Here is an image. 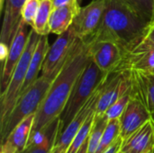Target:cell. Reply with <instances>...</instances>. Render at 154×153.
Listing matches in <instances>:
<instances>
[{
    "label": "cell",
    "mask_w": 154,
    "mask_h": 153,
    "mask_svg": "<svg viewBox=\"0 0 154 153\" xmlns=\"http://www.w3.org/2000/svg\"><path fill=\"white\" fill-rule=\"evenodd\" d=\"M90 60L88 43L78 39L70 56L60 72L52 80L40 108L35 114L31 134L43 129L60 116L74 85Z\"/></svg>",
    "instance_id": "cell-1"
},
{
    "label": "cell",
    "mask_w": 154,
    "mask_h": 153,
    "mask_svg": "<svg viewBox=\"0 0 154 153\" xmlns=\"http://www.w3.org/2000/svg\"><path fill=\"white\" fill-rule=\"evenodd\" d=\"M105 3L101 24L88 41H111L125 51L145 35L149 23L136 15L121 0H105Z\"/></svg>",
    "instance_id": "cell-2"
},
{
    "label": "cell",
    "mask_w": 154,
    "mask_h": 153,
    "mask_svg": "<svg viewBox=\"0 0 154 153\" xmlns=\"http://www.w3.org/2000/svg\"><path fill=\"white\" fill-rule=\"evenodd\" d=\"M110 74L101 70L92 60L89 61L74 85L69 101L60 116V127L59 134L63 132L81 107L95 91L107 80Z\"/></svg>",
    "instance_id": "cell-3"
},
{
    "label": "cell",
    "mask_w": 154,
    "mask_h": 153,
    "mask_svg": "<svg viewBox=\"0 0 154 153\" xmlns=\"http://www.w3.org/2000/svg\"><path fill=\"white\" fill-rule=\"evenodd\" d=\"M51 82V80L41 75L37 80L20 96L5 124L0 128L1 143L5 141L11 132L20 122L27 116L36 114L50 88Z\"/></svg>",
    "instance_id": "cell-4"
},
{
    "label": "cell",
    "mask_w": 154,
    "mask_h": 153,
    "mask_svg": "<svg viewBox=\"0 0 154 153\" xmlns=\"http://www.w3.org/2000/svg\"><path fill=\"white\" fill-rule=\"evenodd\" d=\"M41 35L31 28L23 54L15 67L5 91L0 95V128L3 127L22 93L32 56L37 47Z\"/></svg>",
    "instance_id": "cell-5"
},
{
    "label": "cell",
    "mask_w": 154,
    "mask_h": 153,
    "mask_svg": "<svg viewBox=\"0 0 154 153\" xmlns=\"http://www.w3.org/2000/svg\"><path fill=\"white\" fill-rule=\"evenodd\" d=\"M78 39L71 26L65 32L58 35L56 41L50 46L43 61L42 68V76L51 81L58 76L70 56Z\"/></svg>",
    "instance_id": "cell-6"
},
{
    "label": "cell",
    "mask_w": 154,
    "mask_h": 153,
    "mask_svg": "<svg viewBox=\"0 0 154 153\" xmlns=\"http://www.w3.org/2000/svg\"><path fill=\"white\" fill-rule=\"evenodd\" d=\"M132 85L131 70H119L110 74L107 80L102 86L96 108V116L104 115L110 106L132 88Z\"/></svg>",
    "instance_id": "cell-7"
},
{
    "label": "cell",
    "mask_w": 154,
    "mask_h": 153,
    "mask_svg": "<svg viewBox=\"0 0 154 153\" xmlns=\"http://www.w3.org/2000/svg\"><path fill=\"white\" fill-rule=\"evenodd\" d=\"M125 69L137 71L154 69V43L145 35L124 51L122 61L116 71Z\"/></svg>",
    "instance_id": "cell-8"
},
{
    "label": "cell",
    "mask_w": 154,
    "mask_h": 153,
    "mask_svg": "<svg viewBox=\"0 0 154 153\" xmlns=\"http://www.w3.org/2000/svg\"><path fill=\"white\" fill-rule=\"evenodd\" d=\"M91 60L104 72L112 74L118 69L124 55V50L117 43L105 40L86 41Z\"/></svg>",
    "instance_id": "cell-9"
},
{
    "label": "cell",
    "mask_w": 154,
    "mask_h": 153,
    "mask_svg": "<svg viewBox=\"0 0 154 153\" xmlns=\"http://www.w3.org/2000/svg\"><path fill=\"white\" fill-rule=\"evenodd\" d=\"M105 8V0H92L80 8L71 25L79 40L88 41L93 36L101 24Z\"/></svg>",
    "instance_id": "cell-10"
},
{
    "label": "cell",
    "mask_w": 154,
    "mask_h": 153,
    "mask_svg": "<svg viewBox=\"0 0 154 153\" xmlns=\"http://www.w3.org/2000/svg\"><path fill=\"white\" fill-rule=\"evenodd\" d=\"M102 86L103 85H101L95 91L92 96L81 107V109L78 112V114L75 115L72 121L68 124V126L63 130V132L58 135L52 151L58 153H66L74 137L76 136V134L78 133V132L79 131V129L81 128V126L88 117V115L91 114V112L96 110L100 96Z\"/></svg>",
    "instance_id": "cell-11"
},
{
    "label": "cell",
    "mask_w": 154,
    "mask_h": 153,
    "mask_svg": "<svg viewBox=\"0 0 154 153\" xmlns=\"http://www.w3.org/2000/svg\"><path fill=\"white\" fill-rule=\"evenodd\" d=\"M28 26L29 25L22 20L18 26L17 32L11 42L8 56L2 68L0 79V95H2L5 91L11 79L12 74L23 54L31 31L28 30Z\"/></svg>",
    "instance_id": "cell-12"
},
{
    "label": "cell",
    "mask_w": 154,
    "mask_h": 153,
    "mask_svg": "<svg viewBox=\"0 0 154 153\" xmlns=\"http://www.w3.org/2000/svg\"><path fill=\"white\" fill-rule=\"evenodd\" d=\"M119 120L120 136L125 140L151 120V112L139 96L132 94L131 99Z\"/></svg>",
    "instance_id": "cell-13"
},
{
    "label": "cell",
    "mask_w": 154,
    "mask_h": 153,
    "mask_svg": "<svg viewBox=\"0 0 154 153\" xmlns=\"http://www.w3.org/2000/svg\"><path fill=\"white\" fill-rule=\"evenodd\" d=\"M60 127V117L43 129L31 134L26 148L21 153H51Z\"/></svg>",
    "instance_id": "cell-14"
},
{
    "label": "cell",
    "mask_w": 154,
    "mask_h": 153,
    "mask_svg": "<svg viewBox=\"0 0 154 153\" xmlns=\"http://www.w3.org/2000/svg\"><path fill=\"white\" fill-rule=\"evenodd\" d=\"M154 147V124L149 120L142 127L123 140L121 151L129 153H147Z\"/></svg>",
    "instance_id": "cell-15"
},
{
    "label": "cell",
    "mask_w": 154,
    "mask_h": 153,
    "mask_svg": "<svg viewBox=\"0 0 154 153\" xmlns=\"http://www.w3.org/2000/svg\"><path fill=\"white\" fill-rule=\"evenodd\" d=\"M25 0H6L0 41L9 47L22 21V9Z\"/></svg>",
    "instance_id": "cell-16"
},
{
    "label": "cell",
    "mask_w": 154,
    "mask_h": 153,
    "mask_svg": "<svg viewBox=\"0 0 154 153\" xmlns=\"http://www.w3.org/2000/svg\"><path fill=\"white\" fill-rule=\"evenodd\" d=\"M132 71V94L139 96L150 112L154 111V73L152 71Z\"/></svg>",
    "instance_id": "cell-17"
},
{
    "label": "cell",
    "mask_w": 154,
    "mask_h": 153,
    "mask_svg": "<svg viewBox=\"0 0 154 153\" xmlns=\"http://www.w3.org/2000/svg\"><path fill=\"white\" fill-rule=\"evenodd\" d=\"M79 3H73L55 7L50 18V31L60 35L65 32L73 23L75 17L80 10Z\"/></svg>",
    "instance_id": "cell-18"
},
{
    "label": "cell",
    "mask_w": 154,
    "mask_h": 153,
    "mask_svg": "<svg viewBox=\"0 0 154 153\" xmlns=\"http://www.w3.org/2000/svg\"><path fill=\"white\" fill-rule=\"evenodd\" d=\"M48 35H41L37 47L32 56V59L29 63L26 78L22 88L21 95L28 89L39 78V73L42 72V68L47 52L50 49V44L48 41ZM20 97V96H19Z\"/></svg>",
    "instance_id": "cell-19"
},
{
    "label": "cell",
    "mask_w": 154,
    "mask_h": 153,
    "mask_svg": "<svg viewBox=\"0 0 154 153\" xmlns=\"http://www.w3.org/2000/svg\"><path fill=\"white\" fill-rule=\"evenodd\" d=\"M34 116L35 115H31L24 118L16 125V127L11 132V133L5 139V141L9 142L17 150L18 153L22 152L28 144L32 129L33 126Z\"/></svg>",
    "instance_id": "cell-20"
},
{
    "label": "cell",
    "mask_w": 154,
    "mask_h": 153,
    "mask_svg": "<svg viewBox=\"0 0 154 153\" xmlns=\"http://www.w3.org/2000/svg\"><path fill=\"white\" fill-rule=\"evenodd\" d=\"M54 9L52 0H41L38 13L36 14L33 29L40 35H48L50 31V18Z\"/></svg>",
    "instance_id": "cell-21"
},
{
    "label": "cell",
    "mask_w": 154,
    "mask_h": 153,
    "mask_svg": "<svg viewBox=\"0 0 154 153\" xmlns=\"http://www.w3.org/2000/svg\"><path fill=\"white\" fill-rule=\"evenodd\" d=\"M120 136V120L119 118L108 120L105 132L100 140L99 145L95 153H105L114 142Z\"/></svg>",
    "instance_id": "cell-22"
},
{
    "label": "cell",
    "mask_w": 154,
    "mask_h": 153,
    "mask_svg": "<svg viewBox=\"0 0 154 153\" xmlns=\"http://www.w3.org/2000/svg\"><path fill=\"white\" fill-rule=\"evenodd\" d=\"M108 119L105 116H96L95 121L88 137V153H95L100 142L102 135L105 132Z\"/></svg>",
    "instance_id": "cell-23"
},
{
    "label": "cell",
    "mask_w": 154,
    "mask_h": 153,
    "mask_svg": "<svg viewBox=\"0 0 154 153\" xmlns=\"http://www.w3.org/2000/svg\"><path fill=\"white\" fill-rule=\"evenodd\" d=\"M95 117H96V110L91 112V114L88 115V117L87 118V120L85 121V123L83 124V125L81 126L76 136L74 137L66 153H76L82 146V144L88 139L95 121Z\"/></svg>",
    "instance_id": "cell-24"
},
{
    "label": "cell",
    "mask_w": 154,
    "mask_h": 153,
    "mask_svg": "<svg viewBox=\"0 0 154 153\" xmlns=\"http://www.w3.org/2000/svg\"><path fill=\"white\" fill-rule=\"evenodd\" d=\"M136 15L147 23L151 22L153 0H121Z\"/></svg>",
    "instance_id": "cell-25"
},
{
    "label": "cell",
    "mask_w": 154,
    "mask_h": 153,
    "mask_svg": "<svg viewBox=\"0 0 154 153\" xmlns=\"http://www.w3.org/2000/svg\"><path fill=\"white\" fill-rule=\"evenodd\" d=\"M132 96V88L126 92L125 95H123L121 97H119L110 107L106 111L104 115L108 119H116V118H120L122 114L124 113L125 109L126 108L130 99Z\"/></svg>",
    "instance_id": "cell-26"
},
{
    "label": "cell",
    "mask_w": 154,
    "mask_h": 153,
    "mask_svg": "<svg viewBox=\"0 0 154 153\" xmlns=\"http://www.w3.org/2000/svg\"><path fill=\"white\" fill-rule=\"evenodd\" d=\"M41 0H25L22 9V20L31 28L33 26Z\"/></svg>",
    "instance_id": "cell-27"
},
{
    "label": "cell",
    "mask_w": 154,
    "mask_h": 153,
    "mask_svg": "<svg viewBox=\"0 0 154 153\" xmlns=\"http://www.w3.org/2000/svg\"><path fill=\"white\" fill-rule=\"evenodd\" d=\"M122 143H123V138L119 136L105 153H117L121 150Z\"/></svg>",
    "instance_id": "cell-28"
},
{
    "label": "cell",
    "mask_w": 154,
    "mask_h": 153,
    "mask_svg": "<svg viewBox=\"0 0 154 153\" xmlns=\"http://www.w3.org/2000/svg\"><path fill=\"white\" fill-rule=\"evenodd\" d=\"M0 153H18L17 150L7 141L1 143V152Z\"/></svg>",
    "instance_id": "cell-29"
},
{
    "label": "cell",
    "mask_w": 154,
    "mask_h": 153,
    "mask_svg": "<svg viewBox=\"0 0 154 153\" xmlns=\"http://www.w3.org/2000/svg\"><path fill=\"white\" fill-rule=\"evenodd\" d=\"M9 46L4 42H0V60L3 62V64L5 63L8 53H9Z\"/></svg>",
    "instance_id": "cell-30"
},
{
    "label": "cell",
    "mask_w": 154,
    "mask_h": 153,
    "mask_svg": "<svg viewBox=\"0 0 154 153\" xmlns=\"http://www.w3.org/2000/svg\"><path fill=\"white\" fill-rule=\"evenodd\" d=\"M53 3V6L55 7H59L64 5H68V4H73V3H79V0H52Z\"/></svg>",
    "instance_id": "cell-31"
},
{
    "label": "cell",
    "mask_w": 154,
    "mask_h": 153,
    "mask_svg": "<svg viewBox=\"0 0 154 153\" xmlns=\"http://www.w3.org/2000/svg\"><path fill=\"white\" fill-rule=\"evenodd\" d=\"M145 37L154 43V24H149L145 32Z\"/></svg>",
    "instance_id": "cell-32"
},
{
    "label": "cell",
    "mask_w": 154,
    "mask_h": 153,
    "mask_svg": "<svg viewBox=\"0 0 154 153\" xmlns=\"http://www.w3.org/2000/svg\"><path fill=\"white\" fill-rule=\"evenodd\" d=\"M88 139L82 144V146L76 153H88Z\"/></svg>",
    "instance_id": "cell-33"
},
{
    "label": "cell",
    "mask_w": 154,
    "mask_h": 153,
    "mask_svg": "<svg viewBox=\"0 0 154 153\" xmlns=\"http://www.w3.org/2000/svg\"><path fill=\"white\" fill-rule=\"evenodd\" d=\"M149 24H154V0L153 4H152V19H151V22L149 23Z\"/></svg>",
    "instance_id": "cell-34"
},
{
    "label": "cell",
    "mask_w": 154,
    "mask_h": 153,
    "mask_svg": "<svg viewBox=\"0 0 154 153\" xmlns=\"http://www.w3.org/2000/svg\"><path fill=\"white\" fill-rule=\"evenodd\" d=\"M5 1H6V0H0V10L1 11L4 8V3H5Z\"/></svg>",
    "instance_id": "cell-35"
},
{
    "label": "cell",
    "mask_w": 154,
    "mask_h": 153,
    "mask_svg": "<svg viewBox=\"0 0 154 153\" xmlns=\"http://www.w3.org/2000/svg\"><path fill=\"white\" fill-rule=\"evenodd\" d=\"M151 119H152V121L153 122V124H154V111L151 113Z\"/></svg>",
    "instance_id": "cell-36"
},
{
    "label": "cell",
    "mask_w": 154,
    "mask_h": 153,
    "mask_svg": "<svg viewBox=\"0 0 154 153\" xmlns=\"http://www.w3.org/2000/svg\"><path fill=\"white\" fill-rule=\"evenodd\" d=\"M117 153H129V152H126V151H121V150H120V151H118Z\"/></svg>",
    "instance_id": "cell-37"
},
{
    "label": "cell",
    "mask_w": 154,
    "mask_h": 153,
    "mask_svg": "<svg viewBox=\"0 0 154 153\" xmlns=\"http://www.w3.org/2000/svg\"><path fill=\"white\" fill-rule=\"evenodd\" d=\"M51 153H58V152H56V151H51Z\"/></svg>",
    "instance_id": "cell-38"
},
{
    "label": "cell",
    "mask_w": 154,
    "mask_h": 153,
    "mask_svg": "<svg viewBox=\"0 0 154 153\" xmlns=\"http://www.w3.org/2000/svg\"><path fill=\"white\" fill-rule=\"evenodd\" d=\"M82 1H83V0H79V4H80V3H81Z\"/></svg>",
    "instance_id": "cell-39"
},
{
    "label": "cell",
    "mask_w": 154,
    "mask_h": 153,
    "mask_svg": "<svg viewBox=\"0 0 154 153\" xmlns=\"http://www.w3.org/2000/svg\"><path fill=\"white\" fill-rule=\"evenodd\" d=\"M152 153H154V147L153 149H152Z\"/></svg>",
    "instance_id": "cell-40"
},
{
    "label": "cell",
    "mask_w": 154,
    "mask_h": 153,
    "mask_svg": "<svg viewBox=\"0 0 154 153\" xmlns=\"http://www.w3.org/2000/svg\"><path fill=\"white\" fill-rule=\"evenodd\" d=\"M147 153H152V151H149V152H147Z\"/></svg>",
    "instance_id": "cell-41"
},
{
    "label": "cell",
    "mask_w": 154,
    "mask_h": 153,
    "mask_svg": "<svg viewBox=\"0 0 154 153\" xmlns=\"http://www.w3.org/2000/svg\"><path fill=\"white\" fill-rule=\"evenodd\" d=\"M152 72H153V73H154V69H153V70H152Z\"/></svg>",
    "instance_id": "cell-42"
}]
</instances>
